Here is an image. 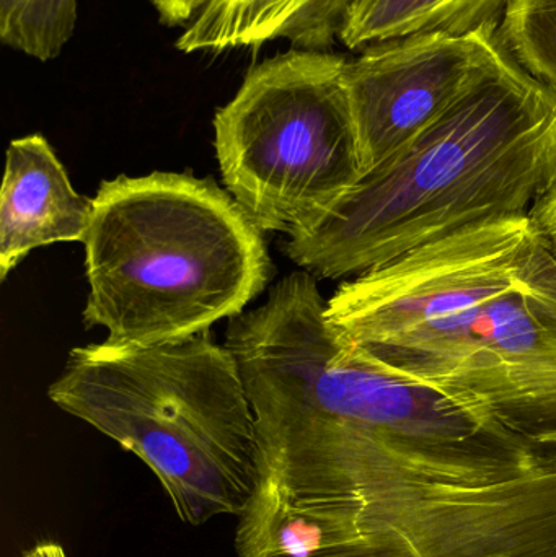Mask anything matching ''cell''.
<instances>
[{"label":"cell","instance_id":"obj_1","mask_svg":"<svg viewBox=\"0 0 556 557\" xmlns=\"http://www.w3.org/2000/svg\"><path fill=\"white\" fill-rule=\"evenodd\" d=\"M326 317L397 372L556 445V258L531 214L343 281Z\"/></svg>","mask_w":556,"mask_h":557},{"label":"cell","instance_id":"obj_2","mask_svg":"<svg viewBox=\"0 0 556 557\" xmlns=\"http://www.w3.org/2000/svg\"><path fill=\"white\" fill-rule=\"evenodd\" d=\"M237 557H556V445L511 431L375 448L245 509Z\"/></svg>","mask_w":556,"mask_h":557},{"label":"cell","instance_id":"obj_3","mask_svg":"<svg viewBox=\"0 0 556 557\" xmlns=\"http://www.w3.org/2000/svg\"><path fill=\"white\" fill-rule=\"evenodd\" d=\"M555 185L556 91L502 42L434 123L291 235L284 253L316 277L348 281L472 225L529 214Z\"/></svg>","mask_w":556,"mask_h":557},{"label":"cell","instance_id":"obj_4","mask_svg":"<svg viewBox=\"0 0 556 557\" xmlns=\"http://www.w3.org/2000/svg\"><path fill=\"white\" fill-rule=\"evenodd\" d=\"M85 247L87 327L150 347L244 313L273 274L263 231L212 178L153 172L103 182Z\"/></svg>","mask_w":556,"mask_h":557},{"label":"cell","instance_id":"obj_5","mask_svg":"<svg viewBox=\"0 0 556 557\" xmlns=\"http://www.w3.org/2000/svg\"><path fill=\"white\" fill-rule=\"evenodd\" d=\"M49 399L136 455L176 516L198 527L244 513L257 487V421L237 359L208 333L69 352Z\"/></svg>","mask_w":556,"mask_h":557},{"label":"cell","instance_id":"obj_6","mask_svg":"<svg viewBox=\"0 0 556 557\" xmlns=\"http://www.w3.org/2000/svg\"><path fill=\"white\" fill-rule=\"evenodd\" d=\"M346 62L307 49L274 55L215 113L222 182L263 232L306 231L362 178Z\"/></svg>","mask_w":556,"mask_h":557},{"label":"cell","instance_id":"obj_7","mask_svg":"<svg viewBox=\"0 0 556 557\" xmlns=\"http://www.w3.org/2000/svg\"><path fill=\"white\" fill-rule=\"evenodd\" d=\"M498 26L470 35L423 33L375 42L348 59L345 85L362 176L437 120L498 51Z\"/></svg>","mask_w":556,"mask_h":557},{"label":"cell","instance_id":"obj_8","mask_svg":"<svg viewBox=\"0 0 556 557\" xmlns=\"http://www.w3.org/2000/svg\"><path fill=\"white\" fill-rule=\"evenodd\" d=\"M91 208L94 199L75 191L46 137L12 140L0 195V281L36 248L84 244Z\"/></svg>","mask_w":556,"mask_h":557},{"label":"cell","instance_id":"obj_9","mask_svg":"<svg viewBox=\"0 0 556 557\" xmlns=\"http://www.w3.org/2000/svg\"><path fill=\"white\" fill-rule=\"evenodd\" d=\"M355 0H211L175 46L185 54L258 48L287 39L294 49L329 51Z\"/></svg>","mask_w":556,"mask_h":557},{"label":"cell","instance_id":"obj_10","mask_svg":"<svg viewBox=\"0 0 556 557\" xmlns=\"http://www.w3.org/2000/svg\"><path fill=\"white\" fill-rule=\"evenodd\" d=\"M509 0H355L338 41L349 51L423 33L470 35L499 26Z\"/></svg>","mask_w":556,"mask_h":557},{"label":"cell","instance_id":"obj_11","mask_svg":"<svg viewBox=\"0 0 556 557\" xmlns=\"http://www.w3.org/2000/svg\"><path fill=\"white\" fill-rule=\"evenodd\" d=\"M78 0H0V41L36 61L58 58L71 41Z\"/></svg>","mask_w":556,"mask_h":557},{"label":"cell","instance_id":"obj_12","mask_svg":"<svg viewBox=\"0 0 556 557\" xmlns=\"http://www.w3.org/2000/svg\"><path fill=\"white\" fill-rule=\"evenodd\" d=\"M498 35L524 71L556 91V0H509Z\"/></svg>","mask_w":556,"mask_h":557},{"label":"cell","instance_id":"obj_13","mask_svg":"<svg viewBox=\"0 0 556 557\" xmlns=\"http://www.w3.org/2000/svg\"><path fill=\"white\" fill-rule=\"evenodd\" d=\"M153 9L159 13L162 25L175 28V26L191 23L211 0H150Z\"/></svg>","mask_w":556,"mask_h":557},{"label":"cell","instance_id":"obj_14","mask_svg":"<svg viewBox=\"0 0 556 557\" xmlns=\"http://www.w3.org/2000/svg\"><path fill=\"white\" fill-rule=\"evenodd\" d=\"M529 214L534 219L556 258V185L547 195L535 201Z\"/></svg>","mask_w":556,"mask_h":557},{"label":"cell","instance_id":"obj_15","mask_svg":"<svg viewBox=\"0 0 556 557\" xmlns=\"http://www.w3.org/2000/svg\"><path fill=\"white\" fill-rule=\"evenodd\" d=\"M20 557H67V555L59 543L41 542Z\"/></svg>","mask_w":556,"mask_h":557}]
</instances>
